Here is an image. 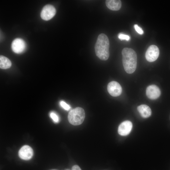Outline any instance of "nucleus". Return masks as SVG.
Instances as JSON below:
<instances>
[{
    "label": "nucleus",
    "instance_id": "obj_9",
    "mask_svg": "<svg viewBox=\"0 0 170 170\" xmlns=\"http://www.w3.org/2000/svg\"><path fill=\"white\" fill-rule=\"evenodd\" d=\"M133 127L132 123L129 121H126L122 122L118 128V133L122 136H126L131 131Z\"/></svg>",
    "mask_w": 170,
    "mask_h": 170
},
{
    "label": "nucleus",
    "instance_id": "obj_14",
    "mask_svg": "<svg viewBox=\"0 0 170 170\" xmlns=\"http://www.w3.org/2000/svg\"><path fill=\"white\" fill-rule=\"evenodd\" d=\"M50 116L53 121L55 122H58L59 121L58 116L54 112H51L50 114Z\"/></svg>",
    "mask_w": 170,
    "mask_h": 170
},
{
    "label": "nucleus",
    "instance_id": "obj_4",
    "mask_svg": "<svg viewBox=\"0 0 170 170\" xmlns=\"http://www.w3.org/2000/svg\"><path fill=\"white\" fill-rule=\"evenodd\" d=\"M56 10L55 7L51 4H47L42 8L41 13V18L45 20L51 19L55 14Z\"/></svg>",
    "mask_w": 170,
    "mask_h": 170
},
{
    "label": "nucleus",
    "instance_id": "obj_8",
    "mask_svg": "<svg viewBox=\"0 0 170 170\" xmlns=\"http://www.w3.org/2000/svg\"><path fill=\"white\" fill-rule=\"evenodd\" d=\"M146 94L149 99H155L160 96L161 92L160 89L157 86L152 85H149L147 88Z\"/></svg>",
    "mask_w": 170,
    "mask_h": 170
},
{
    "label": "nucleus",
    "instance_id": "obj_16",
    "mask_svg": "<svg viewBox=\"0 0 170 170\" xmlns=\"http://www.w3.org/2000/svg\"><path fill=\"white\" fill-rule=\"evenodd\" d=\"M60 105L65 110H68L71 108L70 106L63 101H61L60 102Z\"/></svg>",
    "mask_w": 170,
    "mask_h": 170
},
{
    "label": "nucleus",
    "instance_id": "obj_6",
    "mask_svg": "<svg viewBox=\"0 0 170 170\" xmlns=\"http://www.w3.org/2000/svg\"><path fill=\"white\" fill-rule=\"evenodd\" d=\"M107 91L109 94L113 97H117L122 93V88L118 82L112 81L110 82L108 84Z\"/></svg>",
    "mask_w": 170,
    "mask_h": 170
},
{
    "label": "nucleus",
    "instance_id": "obj_1",
    "mask_svg": "<svg viewBox=\"0 0 170 170\" xmlns=\"http://www.w3.org/2000/svg\"><path fill=\"white\" fill-rule=\"evenodd\" d=\"M122 64L125 71L128 74L134 72L137 65V57L135 51L131 48H124L122 51Z\"/></svg>",
    "mask_w": 170,
    "mask_h": 170
},
{
    "label": "nucleus",
    "instance_id": "obj_2",
    "mask_svg": "<svg viewBox=\"0 0 170 170\" xmlns=\"http://www.w3.org/2000/svg\"><path fill=\"white\" fill-rule=\"evenodd\" d=\"M110 42L107 36L101 33L98 36L94 48L96 56L100 60H107L110 56Z\"/></svg>",
    "mask_w": 170,
    "mask_h": 170
},
{
    "label": "nucleus",
    "instance_id": "obj_12",
    "mask_svg": "<svg viewBox=\"0 0 170 170\" xmlns=\"http://www.w3.org/2000/svg\"><path fill=\"white\" fill-rule=\"evenodd\" d=\"M137 110L142 117L147 118L150 117L151 114L150 107L145 105H141L137 107Z\"/></svg>",
    "mask_w": 170,
    "mask_h": 170
},
{
    "label": "nucleus",
    "instance_id": "obj_3",
    "mask_svg": "<svg viewBox=\"0 0 170 170\" xmlns=\"http://www.w3.org/2000/svg\"><path fill=\"white\" fill-rule=\"evenodd\" d=\"M85 117V112L84 109L80 107H77L71 110L68 116V120L71 124L78 125L83 122Z\"/></svg>",
    "mask_w": 170,
    "mask_h": 170
},
{
    "label": "nucleus",
    "instance_id": "obj_15",
    "mask_svg": "<svg viewBox=\"0 0 170 170\" xmlns=\"http://www.w3.org/2000/svg\"><path fill=\"white\" fill-rule=\"evenodd\" d=\"M118 37L121 40H125L127 41H128L130 38V37L129 36L122 33L119 34L118 35Z\"/></svg>",
    "mask_w": 170,
    "mask_h": 170
},
{
    "label": "nucleus",
    "instance_id": "obj_7",
    "mask_svg": "<svg viewBox=\"0 0 170 170\" xmlns=\"http://www.w3.org/2000/svg\"><path fill=\"white\" fill-rule=\"evenodd\" d=\"M26 45L24 41L20 38L14 39L11 44V48L13 51L17 54H20L23 52L26 48Z\"/></svg>",
    "mask_w": 170,
    "mask_h": 170
},
{
    "label": "nucleus",
    "instance_id": "obj_10",
    "mask_svg": "<svg viewBox=\"0 0 170 170\" xmlns=\"http://www.w3.org/2000/svg\"><path fill=\"white\" fill-rule=\"evenodd\" d=\"M33 155V150L31 147L27 145L22 146L19 151V157L24 160L30 159Z\"/></svg>",
    "mask_w": 170,
    "mask_h": 170
},
{
    "label": "nucleus",
    "instance_id": "obj_5",
    "mask_svg": "<svg viewBox=\"0 0 170 170\" xmlns=\"http://www.w3.org/2000/svg\"><path fill=\"white\" fill-rule=\"evenodd\" d=\"M159 50L156 45H152L147 48L145 54L146 60L149 62L156 60L159 56Z\"/></svg>",
    "mask_w": 170,
    "mask_h": 170
},
{
    "label": "nucleus",
    "instance_id": "obj_13",
    "mask_svg": "<svg viewBox=\"0 0 170 170\" xmlns=\"http://www.w3.org/2000/svg\"><path fill=\"white\" fill-rule=\"evenodd\" d=\"M10 60L6 57L3 56H0V68L1 69H6L9 68L11 66Z\"/></svg>",
    "mask_w": 170,
    "mask_h": 170
},
{
    "label": "nucleus",
    "instance_id": "obj_17",
    "mask_svg": "<svg viewBox=\"0 0 170 170\" xmlns=\"http://www.w3.org/2000/svg\"><path fill=\"white\" fill-rule=\"evenodd\" d=\"M134 28L136 31L139 34L142 35L144 33V31L142 29L137 25H134Z\"/></svg>",
    "mask_w": 170,
    "mask_h": 170
},
{
    "label": "nucleus",
    "instance_id": "obj_11",
    "mask_svg": "<svg viewBox=\"0 0 170 170\" xmlns=\"http://www.w3.org/2000/svg\"><path fill=\"white\" fill-rule=\"evenodd\" d=\"M105 3L109 9L113 11L119 10L122 6V2L120 0H106Z\"/></svg>",
    "mask_w": 170,
    "mask_h": 170
},
{
    "label": "nucleus",
    "instance_id": "obj_18",
    "mask_svg": "<svg viewBox=\"0 0 170 170\" xmlns=\"http://www.w3.org/2000/svg\"><path fill=\"white\" fill-rule=\"evenodd\" d=\"M72 170H81V169L78 166L75 165L72 167Z\"/></svg>",
    "mask_w": 170,
    "mask_h": 170
}]
</instances>
